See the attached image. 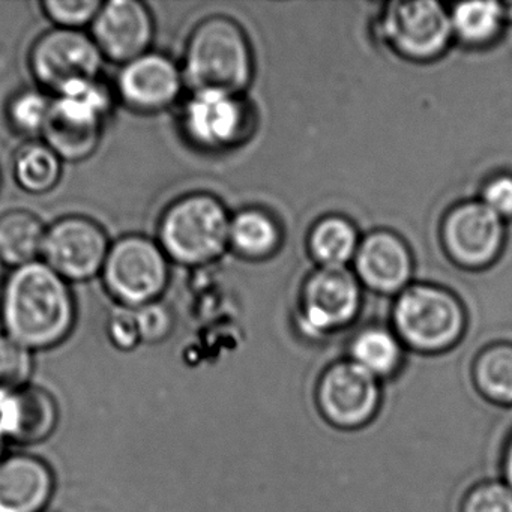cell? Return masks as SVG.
<instances>
[{"mask_svg": "<svg viewBox=\"0 0 512 512\" xmlns=\"http://www.w3.org/2000/svg\"><path fill=\"white\" fill-rule=\"evenodd\" d=\"M76 317L68 281L46 262L20 266L8 277L0 298V322L5 335L31 352L64 343Z\"/></svg>", "mask_w": 512, "mask_h": 512, "instance_id": "cell-1", "label": "cell"}, {"mask_svg": "<svg viewBox=\"0 0 512 512\" xmlns=\"http://www.w3.org/2000/svg\"><path fill=\"white\" fill-rule=\"evenodd\" d=\"M253 73L250 46L232 20L212 17L200 23L185 50L184 80L196 91L218 89L238 95Z\"/></svg>", "mask_w": 512, "mask_h": 512, "instance_id": "cell-2", "label": "cell"}, {"mask_svg": "<svg viewBox=\"0 0 512 512\" xmlns=\"http://www.w3.org/2000/svg\"><path fill=\"white\" fill-rule=\"evenodd\" d=\"M230 218L220 200L188 194L164 211L158 244L173 262L200 266L218 259L229 245Z\"/></svg>", "mask_w": 512, "mask_h": 512, "instance_id": "cell-3", "label": "cell"}, {"mask_svg": "<svg viewBox=\"0 0 512 512\" xmlns=\"http://www.w3.org/2000/svg\"><path fill=\"white\" fill-rule=\"evenodd\" d=\"M392 322L404 347L424 355H437L460 343L467 319L463 305L451 292L418 284L398 293Z\"/></svg>", "mask_w": 512, "mask_h": 512, "instance_id": "cell-4", "label": "cell"}, {"mask_svg": "<svg viewBox=\"0 0 512 512\" xmlns=\"http://www.w3.org/2000/svg\"><path fill=\"white\" fill-rule=\"evenodd\" d=\"M43 137L62 161H82L97 151L112 94L100 79L79 80L55 94Z\"/></svg>", "mask_w": 512, "mask_h": 512, "instance_id": "cell-5", "label": "cell"}, {"mask_svg": "<svg viewBox=\"0 0 512 512\" xmlns=\"http://www.w3.org/2000/svg\"><path fill=\"white\" fill-rule=\"evenodd\" d=\"M110 295L127 308L158 301L169 284V257L158 242L128 235L110 247L103 271Z\"/></svg>", "mask_w": 512, "mask_h": 512, "instance_id": "cell-6", "label": "cell"}, {"mask_svg": "<svg viewBox=\"0 0 512 512\" xmlns=\"http://www.w3.org/2000/svg\"><path fill=\"white\" fill-rule=\"evenodd\" d=\"M316 404L328 424L340 430H358L370 424L382 404L380 380L355 362L329 365L316 386Z\"/></svg>", "mask_w": 512, "mask_h": 512, "instance_id": "cell-7", "label": "cell"}, {"mask_svg": "<svg viewBox=\"0 0 512 512\" xmlns=\"http://www.w3.org/2000/svg\"><path fill=\"white\" fill-rule=\"evenodd\" d=\"M103 62L104 56L92 37L61 28L41 35L29 58L37 82L55 94L79 80L98 79Z\"/></svg>", "mask_w": 512, "mask_h": 512, "instance_id": "cell-8", "label": "cell"}, {"mask_svg": "<svg viewBox=\"0 0 512 512\" xmlns=\"http://www.w3.org/2000/svg\"><path fill=\"white\" fill-rule=\"evenodd\" d=\"M110 247L109 236L100 224L71 215L47 229L43 256L64 280L82 283L103 271Z\"/></svg>", "mask_w": 512, "mask_h": 512, "instance_id": "cell-9", "label": "cell"}, {"mask_svg": "<svg viewBox=\"0 0 512 512\" xmlns=\"http://www.w3.org/2000/svg\"><path fill=\"white\" fill-rule=\"evenodd\" d=\"M505 239V220L482 202L461 203L443 220V247L463 268H487L496 262Z\"/></svg>", "mask_w": 512, "mask_h": 512, "instance_id": "cell-10", "label": "cell"}, {"mask_svg": "<svg viewBox=\"0 0 512 512\" xmlns=\"http://www.w3.org/2000/svg\"><path fill=\"white\" fill-rule=\"evenodd\" d=\"M385 38L404 58L430 61L445 52L451 41V16L431 0L395 2L383 19Z\"/></svg>", "mask_w": 512, "mask_h": 512, "instance_id": "cell-11", "label": "cell"}, {"mask_svg": "<svg viewBox=\"0 0 512 512\" xmlns=\"http://www.w3.org/2000/svg\"><path fill=\"white\" fill-rule=\"evenodd\" d=\"M358 278L344 268H322L314 272L302 290V323L313 334H328L344 328L361 308Z\"/></svg>", "mask_w": 512, "mask_h": 512, "instance_id": "cell-12", "label": "cell"}, {"mask_svg": "<svg viewBox=\"0 0 512 512\" xmlns=\"http://www.w3.org/2000/svg\"><path fill=\"white\" fill-rule=\"evenodd\" d=\"M184 82V74L172 58L148 52L122 67L116 89L128 109L157 113L176 103Z\"/></svg>", "mask_w": 512, "mask_h": 512, "instance_id": "cell-13", "label": "cell"}, {"mask_svg": "<svg viewBox=\"0 0 512 512\" xmlns=\"http://www.w3.org/2000/svg\"><path fill=\"white\" fill-rule=\"evenodd\" d=\"M154 34L151 11L136 0L103 4L92 23V40L101 55L118 64H128L148 53Z\"/></svg>", "mask_w": 512, "mask_h": 512, "instance_id": "cell-14", "label": "cell"}, {"mask_svg": "<svg viewBox=\"0 0 512 512\" xmlns=\"http://www.w3.org/2000/svg\"><path fill=\"white\" fill-rule=\"evenodd\" d=\"M245 112L235 94L203 89L196 91L182 110V130L193 145L221 149L241 136Z\"/></svg>", "mask_w": 512, "mask_h": 512, "instance_id": "cell-15", "label": "cell"}, {"mask_svg": "<svg viewBox=\"0 0 512 512\" xmlns=\"http://www.w3.org/2000/svg\"><path fill=\"white\" fill-rule=\"evenodd\" d=\"M59 418L58 401L41 386L31 383L0 395V433L8 443L38 445L55 433Z\"/></svg>", "mask_w": 512, "mask_h": 512, "instance_id": "cell-16", "label": "cell"}, {"mask_svg": "<svg viewBox=\"0 0 512 512\" xmlns=\"http://www.w3.org/2000/svg\"><path fill=\"white\" fill-rule=\"evenodd\" d=\"M355 269L368 289L383 295L401 293L412 277V254L400 236L379 230L359 244Z\"/></svg>", "mask_w": 512, "mask_h": 512, "instance_id": "cell-17", "label": "cell"}, {"mask_svg": "<svg viewBox=\"0 0 512 512\" xmlns=\"http://www.w3.org/2000/svg\"><path fill=\"white\" fill-rule=\"evenodd\" d=\"M55 487L52 467L37 455L11 454L0 461V512H44Z\"/></svg>", "mask_w": 512, "mask_h": 512, "instance_id": "cell-18", "label": "cell"}, {"mask_svg": "<svg viewBox=\"0 0 512 512\" xmlns=\"http://www.w3.org/2000/svg\"><path fill=\"white\" fill-rule=\"evenodd\" d=\"M46 235L43 221L32 212H7L0 217V259L14 269L37 262L43 254Z\"/></svg>", "mask_w": 512, "mask_h": 512, "instance_id": "cell-19", "label": "cell"}, {"mask_svg": "<svg viewBox=\"0 0 512 512\" xmlns=\"http://www.w3.org/2000/svg\"><path fill=\"white\" fill-rule=\"evenodd\" d=\"M404 346L395 332L380 326L362 329L350 343V361L382 382L400 371Z\"/></svg>", "mask_w": 512, "mask_h": 512, "instance_id": "cell-20", "label": "cell"}, {"mask_svg": "<svg viewBox=\"0 0 512 512\" xmlns=\"http://www.w3.org/2000/svg\"><path fill=\"white\" fill-rule=\"evenodd\" d=\"M479 394L497 406H512V343L499 341L484 347L472 365Z\"/></svg>", "mask_w": 512, "mask_h": 512, "instance_id": "cell-21", "label": "cell"}, {"mask_svg": "<svg viewBox=\"0 0 512 512\" xmlns=\"http://www.w3.org/2000/svg\"><path fill=\"white\" fill-rule=\"evenodd\" d=\"M13 173L22 190L40 196L61 181L62 160L46 143H26L14 157Z\"/></svg>", "mask_w": 512, "mask_h": 512, "instance_id": "cell-22", "label": "cell"}, {"mask_svg": "<svg viewBox=\"0 0 512 512\" xmlns=\"http://www.w3.org/2000/svg\"><path fill=\"white\" fill-rule=\"evenodd\" d=\"M310 251L323 268H344L355 259L358 251V233L343 217L323 218L310 233Z\"/></svg>", "mask_w": 512, "mask_h": 512, "instance_id": "cell-23", "label": "cell"}, {"mask_svg": "<svg viewBox=\"0 0 512 512\" xmlns=\"http://www.w3.org/2000/svg\"><path fill=\"white\" fill-rule=\"evenodd\" d=\"M451 16L452 32L470 46L493 43L505 25V5L497 2H472L455 5Z\"/></svg>", "mask_w": 512, "mask_h": 512, "instance_id": "cell-24", "label": "cell"}, {"mask_svg": "<svg viewBox=\"0 0 512 512\" xmlns=\"http://www.w3.org/2000/svg\"><path fill=\"white\" fill-rule=\"evenodd\" d=\"M280 242L277 223L265 212L242 211L230 220L229 244L242 256L265 257Z\"/></svg>", "mask_w": 512, "mask_h": 512, "instance_id": "cell-25", "label": "cell"}, {"mask_svg": "<svg viewBox=\"0 0 512 512\" xmlns=\"http://www.w3.org/2000/svg\"><path fill=\"white\" fill-rule=\"evenodd\" d=\"M52 101L38 89H25L14 95L7 107L8 121L13 130L23 136H43Z\"/></svg>", "mask_w": 512, "mask_h": 512, "instance_id": "cell-26", "label": "cell"}, {"mask_svg": "<svg viewBox=\"0 0 512 512\" xmlns=\"http://www.w3.org/2000/svg\"><path fill=\"white\" fill-rule=\"evenodd\" d=\"M34 368V352L8 335H0V395L31 385Z\"/></svg>", "mask_w": 512, "mask_h": 512, "instance_id": "cell-27", "label": "cell"}, {"mask_svg": "<svg viewBox=\"0 0 512 512\" xmlns=\"http://www.w3.org/2000/svg\"><path fill=\"white\" fill-rule=\"evenodd\" d=\"M103 4L98 0H47L43 2L46 16L58 28L80 31L83 26L94 23Z\"/></svg>", "mask_w": 512, "mask_h": 512, "instance_id": "cell-28", "label": "cell"}, {"mask_svg": "<svg viewBox=\"0 0 512 512\" xmlns=\"http://www.w3.org/2000/svg\"><path fill=\"white\" fill-rule=\"evenodd\" d=\"M460 512H512V488L505 481H482L461 500Z\"/></svg>", "mask_w": 512, "mask_h": 512, "instance_id": "cell-29", "label": "cell"}, {"mask_svg": "<svg viewBox=\"0 0 512 512\" xmlns=\"http://www.w3.org/2000/svg\"><path fill=\"white\" fill-rule=\"evenodd\" d=\"M134 314L142 343H160L169 338L175 328V317L163 302L155 301L134 308Z\"/></svg>", "mask_w": 512, "mask_h": 512, "instance_id": "cell-30", "label": "cell"}, {"mask_svg": "<svg viewBox=\"0 0 512 512\" xmlns=\"http://www.w3.org/2000/svg\"><path fill=\"white\" fill-rule=\"evenodd\" d=\"M107 334H109L110 341L119 350L136 349L142 340H140L134 308L119 305L118 310L110 314L109 322H107Z\"/></svg>", "mask_w": 512, "mask_h": 512, "instance_id": "cell-31", "label": "cell"}, {"mask_svg": "<svg viewBox=\"0 0 512 512\" xmlns=\"http://www.w3.org/2000/svg\"><path fill=\"white\" fill-rule=\"evenodd\" d=\"M482 203L502 220L512 218V176L500 175L491 179L482 191Z\"/></svg>", "mask_w": 512, "mask_h": 512, "instance_id": "cell-32", "label": "cell"}, {"mask_svg": "<svg viewBox=\"0 0 512 512\" xmlns=\"http://www.w3.org/2000/svg\"><path fill=\"white\" fill-rule=\"evenodd\" d=\"M503 481L512 488V436L506 443L502 458Z\"/></svg>", "mask_w": 512, "mask_h": 512, "instance_id": "cell-33", "label": "cell"}, {"mask_svg": "<svg viewBox=\"0 0 512 512\" xmlns=\"http://www.w3.org/2000/svg\"><path fill=\"white\" fill-rule=\"evenodd\" d=\"M7 445V439H5V437L2 436V433H0V461L7 457Z\"/></svg>", "mask_w": 512, "mask_h": 512, "instance_id": "cell-34", "label": "cell"}, {"mask_svg": "<svg viewBox=\"0 0 512 512\" xmlns=\"http://www.w3.org/2000/svg\"><path fill=\"white\" fill-rule=\"evenodd\" d=\"M5 263L4 260L0 259V283L4 280Z\"/></svg>", "mask_w": 512, "mask_h": 512, "instance_id": "cell-35", "label": "cell"}]
</instances>
